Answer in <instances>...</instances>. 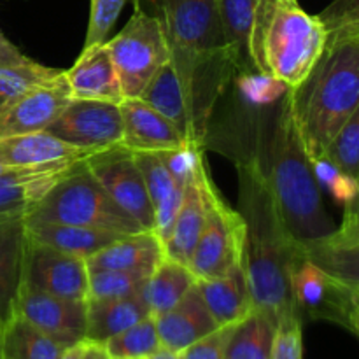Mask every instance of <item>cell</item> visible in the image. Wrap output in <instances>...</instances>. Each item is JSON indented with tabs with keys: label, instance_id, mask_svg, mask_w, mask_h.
<instances>
[{
	"label": "cell",
	"instance_id": "obj_29",
	"mask_svg": "<svg viewBox=\"0 0 359 359\" xmlns=\"http://www.w3.org/2000/svg\"><path fill=\"white\" fill-rule=\"evenodd\" d=\"M195 283L196 277L188 265L165 256L146 279L140 294L151 316H158L174 307L195 286Z\"/></svg>",
	"mask_w": 359,
	"mask_h": 359
},
{
	"label": "cell",
	"instance_id": "obj_33",
	"mask_svg": "<svg viewBox=\"0 0 359 359\" xmlns=\"http://www.w3.org/2000/svg\"><path fill=\"white\" fill-rule=\"evenodd\" d=\"M111 359H149L161 347L153 316L135 323L102 346Z\"/></svg>",
	"mask_w": 359,
	"mask_h": 359
},
{
	"label": "cell",
	"instance_id": "obj_23",
	"mask_svg": "<svg viewBox=\"0 0 359 359\" xmlns=\"http://www.w3.org/2000/svg\"><path fill=\"white\" fill-rule=\"evenodd\" d=\"M25 214H14L0 223V328L16 316L18 298L23 287Z\"/></svg>",
	"mask_w": 359,
	"mask_h": 359
},
{
	"label": "cell",
	"instance_id": "obj_34",
	"mask_svg": "<svg viewBox=\"0 0 359 359\" xmlns=\"http://www.w3.org/2000/svg\"><path fill=\"white\" fill-rule=\"evenodd\" d=\"M319 163H328L337 174L358 182L359 175V111L335 133Z\"/></svg>",
	"mask_w": 359,
	"mask_h": 359
},
{
	"label": "cell",
	"instance_id": "obj_22",
	"mask_svg": "<svg viewBox=\"0 0 359 359\" xmlns=\"http://www.w3.org/2000/svg\"><path fill=\"white\" fill-rule=\"evenodd\" d=\"M139 98L156 109L165 118L170 119L193 146L202 147L205 144V135L196 125L193 109L170 60L154 74L151 83L147 84Z\"/></svg>",
	"mask_w": 359,
	"mask_h": 359
},
{
	"label": "cell",
	"instance_id": "obj_14",
	"mask_svg": "<svg viewBox=\"0 0 359 359\" xmlns=\"http://www.w3.org/2000/svg\"><path fill=\"white\" fill-rule=\"evenodd\" d=\"M300 255L328 276L359 287L358 196L346 202V214L330 233L298 242Z\"/></svg>",
	"mask_w": 359,
	"mask_h": 359
},
{
	"label": "cell",
	"instance_id": "obj_45",
	"mask_svg": "<svg viewBox=\"0 0 359 359\" xmlns=\"http://www.w3.org/2000/svg\"><path fill=\"white\" fill-rule=\"evenodd\" d=\"M0 359H4V356H2V328H0Z\"/></svg>",
	"mask_w": 359,
	"mask_h": 359
},
{
	"label": "cell",
	"instance_id": "obj_13",
	"mask_svg": "<svg viewBox=\"0 0 359 359\" xmlns=\"http://www.w3.org/2000/svg\"><path fill=\"white\" fill-rule=\"evenodd\" d=\"M72 100L65 70L48 83L35 84L0 105V139L44 132Z\"/></svg>",
	"mask_w": 359,
	"mask_h": 359
},
{
	"label": "cell",
	"instance_id": "obj_2",
	"mask_svg": "<svg viewBox=\"0 0 359 359\" xmlns=\"http://www.w3.org/2000/svg\"><path fill=\"white\" fill-rule=\"evenodd\" d=\"M238 212L244 219L242 265L255 309L279 321L294 311L291 272L300 249L287 231L258 158L237 160Z\"/></svg>",
	"mask_w": 359,
	"mask_h": 359
},
{
	"label": "cell",
	"instance_id": "obj_3",
	"mask_svg": "<svg viewBox=\"0 0 359 359\" xmlns=\"http://www.w3.org/2000/svg\"><path fill=\"white\" fill-rule=\"evenodd\" d=\"M170 48V63L186 91L196 125L207 133L216 102L233 79L217 0H151Z\"/></svg>",
	"mask_w": 359,
	"mask_h": 359
},
{
	"label": "cell",
	"instance_id": "obj_44",
	"mask_svg": "<svg viewBox=\"0 0 359 359\" xmlns=\"http://www.w3.org/2000/svg\"><path fill=\"white\" fill-rule=\"evenodd\" d=\"M16 170H23V168H16V167H11V165L4 163L2 160H0V175L4 174H9V172H16Z\"/></svg>",
	"mask_w": 359,
	"mask_h": 359
},
{
	"label": "cell",
	"instance_id": "obj_37",
	"mask_svg": "<svg viewBox=\"0 0 359 359\" xmlns=\"http://www.w3.org/2000/svg\"><path fill=\"white\" fill-rule=\"evenodd\" d=\"M304 321L297 311L284 314L276 325L270 359H304Z\"/></svg>",
	"mask_w": 359,
	"mask_h": 359
},
{
	"label": "cell",
	"instance_id": "obj_25",
	"mask_svg": "<svg viewBox=\"0 0 359 359\" xmlns=\"http://www.w3.org/2000/svg\"><path fill=\"white\" fill-rule=\"evenodd\" d=\"M196 287L217 326L237 325L255 311L248 273L242 263L217 279L196 280Z\"/></svg>",
	"mask_w": 359,
	"mask_h": 359
},
{
	"label": "cell",
	"instance_id": "obj_41",
	"mask_svg": "<svg viewBox=\"0 0 359 359\" xmlns=\"http://www.w3.org/2000/svg\"><path fill=\"white\" fill-rule=\"evenodd\" d=\"M84 351H86V342H79L72 347H67L60 359H84Z\"/></svg>",
	"mask_w": 359,
	"mask_h": 359
},
{
	"label": "cell",
	"instance_id": "obj_5",
	"mask_svg": "<svg viewBox=\"0 0 359 359\" xmlns=\"http://www.w3.org/2000/svg\"><path fill=\"white\" fill-rule=\"evenodd\" d=\"M325 23L298 0H258L249 34L255 72L284 88L300 86L326 46Z\"/></svg>",
	"mask_w": 359,
	"mask_h": 359
},
{
	"label": "cell",
	"instance_id": "obj_4",
	"mask_svg": "<svg viewBox=\"0 0 359 359\" xmlns=\"http://www.w3.org/2000/svg\"><path fill=\"white\" fill-rule=\"evenodd\" d=\"M258 161L277 210L294 241L323 237L335 228L323 202L318 168L309 160L294 121L290 88L280 98L265 160L258 158Z\"/></svg>",
	"mask_w": 359,
	"mask_h": 359
},
{
	"label": "cell",
	"instance_id": "obj_24",
	"mask_svg": "<svg viewBox=\"0 0 359 359\" xmlns=\"http://www.w3.org/2000/svg\"><path fill=\"white\" fill-rule=\"evenodd\" d=\"M165 258V249L153 231L123 235L86 259L88 272L98 270H126L151 276Z\"/></svg>",
	"mask_w": 359,
	"mask_h": 359
},
{
	"label": "cell",
	"instance_id": "obj_15",
	"mask_svg": "<svg viewBox=\"0 0 359 359\" xmlns=\"http://www.w3.org/2000/svg\"><path fill=\"white\" fill-rule=\"evenodd\" d=\"M214 188L216 186L210 179L202 149H200L195 154V160L189 168L188 177H186L181 207H179V212L175 216L174 226H172L167 242L163 244L167 258L189 265L193 249H195L200 231L205 223L210 195H212Z\"/></svg>",
	"mask_w": 359,
	"mask_h": 359
},
{
	"label": "cell",
	"instance_id": "obj_11",
	"mask_svg": "<svg viewBox=\"0 0 359 359\" xmlns=\"http://www.w3.org/2000/svg\"><path fill=\"white\" fill-rule=\"evenodd\" d=\"M46 132L74 147L100 153L121 146V109L111 102L72 98Z\"/></svg>",
	"mask_w": 359,
	"mask_h": 359
},
{
	"label": "cell",
	"instance_id": "obj_32",
	"mask_svg": "<svg viewBox=\"0 0 359 359\" xmlns=\"http://www.w3.org/2000/svg\"><path fill=\"white\" fill-rule=\"evenodd\" d=\"M63 351L65 347L18 314L2 328L4 359H60Z\"/></svg>",
	"mask_w": 359,
	"mask_h": 359
},
{
	"label": "cell",
	"instance_id": "obj_21",
	"mask_svg": "<svg viewBox=\"0 0 359 359\" xmlns=\"http://www.w3.org/2000/svg\"><path fill=\"white\" fill-rule=\"evenodd\" d=\"M153 318L156 323L161 347L174 353H182L196 340L219 328L203 304L196 283L174 307Z\"/></svg>",
	"mask_w": 359,
	"mask_h": 359
},
{
	"label": "cell",
	"instance_id": "obj_36",
	"mask_svg": "<svg viewBox=\"0 0 359 359\" xmlns=\"http://www.w3.org/2000/svg\"><path fill=\"white\" fill-rule=\"evenodd\" d=\"M62 72V69L46 67L37 62H30L27 65H0V105L13 100L35 84L55 79Z\"/></svg>",
	"mask_w": 359,
	"mask_h": 359
},
{
	"label": "cell",
	"instance_id": "obj_16",
	"mask_svg": "<svg viewBox=\"0 0 359 359\" xmlns=\"http://www.w3.org/2000/svg\"><path fill=\"white\" fill-rule=\"evenodd\" d=\"M16 314L65 349L84 342L86 300H67L23 286Z\"/></svg>",
	"mask_w": 359,
	"mask_h": 359
},
{
	"label": "cell",
	"instance_id": "obj_40",
	"mask_svg": "<svg viewBox=\"0 0 359 359\" xmlns=\"http://www.w3.org/2000/svg\"><path fill=\"white\" fill-rule=\"evenodd\" d=\"M34 62L20 48L13 44L0 30V65H27Z\"/></svg>",
	"mask_w": 359,
	"mask_h": 359
},
{
	"label": "cell",
	"instance_id": "obj_26",
	"mask_svg": "<svg viewBox=\"0 0 359 359\" xmlns=\"http://www.w3.org/2000/svg\"><path fill=\"white\" fill-rule=\"evenodd\" d=\"M77 165L23 168L0 175V217L27 214Z\"/></svg>",
	"mask_w": 359,
	"mask_h": 359
},
{
	"label": "cell",
	"instance_id": "obj_9",
	"mask_svg": "<svg viewBox=\"0 0 359 359\" xmlns=\"http://www.w3.org/2000/svg\"><path fill=\"white\" fill-rule=\"evenodd\" d=\"M244 235L245 226L241 212L231 209L214 188L205 223L188 265L196 280L217 279L241 265Z\"/></svg>",
	"mask_w": 359,
	"mask_h": 359
},
{
	"label": "cell",
	"instance_id": "obj_7",
	"mask_svg": "<svg viewBox=\"0 0 359 359\" xmlns=\"http://www.w3.org/2000/svg\"><path fill=\"white\" fill-rule=\"evenodd\" d=\"M105 46L125 98H139L154 74L170 60V48L161 23L140 7L116 37L105 41Z\"/></svg>",
	"mask_w": 359,
	"mask_h": 359
},
{
	"label": "cell",
	"instance_id": "obj_27",
	"mask_svg": "<svg viewBox=\"0 0 359 359\" xmlns=\"http://www.w3.org/2000/svg\"><path fill=\"white\" fill-rule=\"evenodd\" d=\"M151 316L142 294L105 300H86L84 342L104 346L109 339Z\"/></svg>",
	"mask_w": 359,
	"mask_h": 359
},
{
	"label": "cell",
	"instance_id": "obj_39",
	"mask_svg": "<svg viewBox=\"0 0 359 359\" xmlns=\"http://www.w3.org/2000/svg\"><path fill=\"white\" fill-rule=\"evenodd\" d=\"M233 328L235 325L219 326L214 332H210L209 335L202 337V339L196 340L195 344H191V346L182 351V359H224L228 340H230Z\"/></svg>",
	"mask_w": 359,
	"mask_h": 359
},
{
	"label": "cell",
	"instance_id": "obj_31",
	"mask_svg": "<svg viewBox=\"0 0 359 359\" xmlns=\"http://www.w3.org/2000/svg\"><path fill=\"white\" fill-rule=\"evenodd\" d=\"M276 325L270 316L258 309L249 312L235 325L224 359H270Z\"/></svg>",
	"mask_w": 359,
	"mask_h": 359
},
{
	"label": "cell",
	"instance_id": "obj_12",
	"mask_svg": "<svg viewBox=\"0 0 359 359\" xmlns=\"http://www.w3.org/2000/svg\"><path fill=\"white\" fill-rule=\"evenodd\" d=\"M23 286L67 300H86V259L27 238L23 258Z\"/></svg>",
	"mask_w": 359,
	"mask_h": 359
},
{
	"label": "cell",
	"instance_id": "obj_43",
	"mask_svg": "<svg viewBox=\"0 0 359 359\" xmlns=\"http://www.w3.org/2000/svg\"><path fill=\"white\" fill-rule=\"evenodd\" d=\"M149 359H182V356H181V353H174V351L160 347V349H158Z\"/></svg>",
	"mask_w": 359,
	"mask_h": 359
},
{
	"label": "cell",
	"instance_id": "obj_17",
	"mask_svg": "<svg viewBox=\"0 0 359 359\" xmlns=\"http://www.w3.org/2000/svg\"><path fill=\"white\" fill-rule=\"evenodd\" d=\"M119 109L123 116L121 146L132 153H165L193 146L170 119L140 98H125Z\"/></svg>",
	"mask_w": 359,
	"mask_h": 359
},
{
	"label": "cell",
	"instance_id": "obj_28",
	"mask_svg": "<svg viewBox=\"0 0 359 359\" xmlns=\"http://www.w3.org/2000/svg\"><path fill=\"white\" fill-rule=\"evenodd\" d=\"M23 224L28 241L58 249L67 255L79 256L83 259H88L116 238L123 237L112 231L93 230L76 224L48 223V221H25V217Z\"/></svg>",
	"mask_w": 359,
	"mask_h": 359
},
{
	"label": "cell",
	"instance_id": "obj_30",
	"mask_svg": "<svg viewBox=\"0 0 359 359\" xmlns=\"http://www.w3.org/2000/svg\"><path fill=\"white\" fill-rule=\"evenodd\" d=\"M258 0H217L221 25L237 76L255 72L249 56V34Z\"/></svg>",
	"mask_w": 359,
	"mask_h": 359
},
{
	"label": "cell",
	"instance_id": "obj_1",
	"mask_svg": "<svg viewBox=\"0 0 359 359\" xmlns=\"http://www.w3.org/2000/svg\"><path fill=\"white\" fill-rule=\"evenodd\" d=\"M328 37L300 86L290 88L294 121L312 163L359 111V0H333L318 14Z\"/></svg>",
	"mask_w": 359,
	"mask_h": 359
},
{
	"label": "cell",
	"instance_id": "obj_42",
	"mask_svg": "<svg viewBox=\"0 0 359 359\" xmlns=\"http://www.w3.org/2000/svg\"><path fill=\"white\" fill-rule=\"evenodd\" d=\"M84 359H111L105 353V349L98 344L86 342V351H84Z\"/></svg>",
	"mask_w": 359,
	"mask_h": 359
},
{
	"label": "cell",
	"instance_id": "obj_38",
	"mask_svg": "<svg viewBox=\"0 0 359 359\" xmlns=\"http://www.w3.org/2000/svg\"><path fill=\"white\" fill-rule=\"evenodd\" d=\"M128 0H90V20L84 48L104 44Z\"/></svg>",
	"mask_w": 359,
	"mask_h": 359
},
{
	"label": "cell",
	"instance_id": "obj_20",
	"mask_svg": "<svg viewBox=\"0 0 359 359\" xmlns=\"http://www.w3.org/2000/svg\"><path fill=\"white\" fill-rule=\"evenodd\" d=\"M72 98L121 104L125 100L118 72L107 46L97 44L83 48V53L69 70H65Z\"/></svg>",
	"mask_w": 359,
	"mask_h": 359
},
{
	"label": "cell",
	"instance_id": "obj_46",
	"mask_svg": "<svg viewBox=\"0 0 359 359\" xmlns=\"http://www.w3.org/2000/svg\"><path fill=\"white\" fill-rule=\"evenodd\" d=\"M11 216H14V214H11ZM11 216H2V217H0V223H2L4 219H7V217H11Z\"/></svg>",
	"mask_w": 359,
	"mask_h": 359
},
{
	"label": "cell",
	"instance_id": "obj_19",
	"mask_svg": "<svg viewBox=\"0 0 359 359\" xmlns=\"http://www.w3.org/2000/svg\"><path fill=\"white\" fill-rule=\"evenodd\" d=\"M95 153L79 149L44 132L0 139V160L16 168L62 167L83 163Z\"/></svg>",
	"mask_w": 359,
	"mask_h": 359
},
{
	"label": "cell",
	"instance_id": "obj_8",
	"mask_svg": "<svg viewBox=\"0 0 359 359\" xmlns=\"http://www.w3.org/2000/svg\"><path fill=\"white\" fill-rule=\"evenodd\" d=\"M291 294L302 321L332 323L353 335L359 333V287L328 276L302 255L291 272Z\"/></svg>",
	"mask_w": 359,
	"mask_h": 359
},
{
	"label": "cell",
	"instance_id": "obj_6",
	"mask_svg": "<svg viewBox=\"0 0 359 359\" xmlns=\"http://www.w3.org/2000/svg\"><path fill=\"white\" fill-rule=\"evenodd\" d=\"M25 221L76 224L119 235L146 231L112 202L111 196L86 170L84 161L74 167L41 202L35 203L25 214Z\"/></svg>",
	"mask_w": 359,
	"mask_h": 359
},
{
	"label": "cell",
	"instance_id": "obj_10",
	"mask_svg": "<svg viewBox=\"0 0 359 359\" xmlns=\"http://www.w3.org/2000/svg\"><path fill=\"white\" fill-rule=\"evenodd\" d=\"M84 167L116 205L121 207L146 231L154 230V210L132 151L114 146L95 153L84 161Z\"/></svg>",
	"mask_w": 359,
	"mask_h": 359
},
{
	"label": "cell",
	"instance_id": "obj_35",
	"mask_svg": "<svg viewBox=\"0 0 359 359\" xmlns=\"http://www.w3.org/2000/svg\"><path fill=\"white\" fill-rule=\"evenodd\" d=\"M149 276L126 270H98L88 272L86 300H105L139 294Z\"/></svg>",
	"mask_w": 359,
	"mask_h": 359
},
{
	"label": "cell",
	"instance_id": "obj_18",
	"mask_svg": "<svg viewBox=\"0 0 359 359\" xmlns=\"http://www.w3.org/2000/svg\"><path fill=\"white\" fill-rule=\"evenodd\" d=\"M137 167L142 174L147 195L154 210L153 233L165 244L174 226L184 191L186 177L175 174L161 153H133Z\"/></svg>",
	"mask_w": 359,
	"mask_h": 359
}]
</instances>
